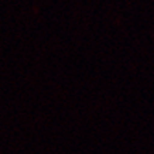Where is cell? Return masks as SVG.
Masks as SVG:
<instances>
[]
</instances>
